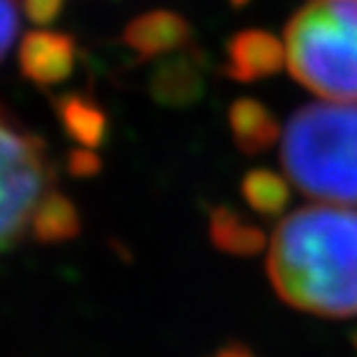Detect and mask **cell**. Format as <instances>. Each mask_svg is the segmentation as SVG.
I'll return each mask as SVG.
<instances>
[{
    "mask_svg": "<svg viewBox=\"0 0 357 357\" xmlns=\"http://www.w3.org/2000/svg\"><path fill=\"white\" fill-rule=\"evenodd\" d=\"M268 278L288 305L320 318L357 315V211L303 206L268 243Z\"/></svg>",
    "mask_w": 357,
    "mask_h": 357,
    "instance_id": "1",
    "label": "cell"
},
{
    "mask_svg": "<svg viewBox=\"0 0 357 357\" xmlns=\"http://www.w3.org/2000/svg\"><path fill=\"white\" fill-rule=\"evenodd\" d=\"M241 194L245 204L261 216H278L290 199L285 178L268 169H253L241 181Z\"/></svg>",
    "mask_w": 357,
    "mask_h": 357,
    "instance_id": "13",
    "label": "cell"
},
{
    "mask_svg": "<svg viewBox=\"0 0 357 357\" xmlns=\"http://www.w3.org/2000/svg\"><path fill=\"white\" fill-rule=\"evenodd\" d=\"M285 62V47L266 30H243L226 45L223 73L236 82H256L278 73Z\"/></svg>",
    "mask_w": 357,
    "mask_h": 357,
    "instance_id": "8",
    "label": "cell"
},
{
    "mask_svg": "<svg viewBox=\"0 0 357 357\" xmlns=\"http://www.w3.org/2000/svg\"><path fill=\"white\" fill-rule=\"evenodd\" d=\"M17 0H0V60L8 55L17 38Z\"/></svg>",
    "mask_w": 357,
    "mask_h": 357,
    "instance_id": "14",
    "label": "cell"
},
{
    "mask_svg": "<svg viewBox=\"0 0 357 357\" xmlns=\"http://www.w3.org/2000/svg\"><path fill=\"white\" fill-rule=\"evenodd\" d=\"M65 167L75 178H89V176H97V174H100L102 162H100V156H97L92 149L79 146V149L67 151Z\"/></svg>",
    "mask_w": 357,
    "mask_h": 357,
    "instance_id": "15",
    "label": "cell"
},
{
    "mask_svg": "<svg viewBox=\"0 0 357 357\" xmlns=\"http://www.w3.org/2000/svg\"><path fill=\"white\" fill-rule=\"evenodd\" d=\"M129 50L139 60H156L169 52L184 50L191 45V25L184 15L172 10H151L134 17L122 33Z\"/></svg>",
    "mask_w": 357,
    "mask_h": 357,
    "instance_id": "7",
    "label": "cell"
},
{
    "mask_svg": "<svg viewBox=\"0 0 357 357\" xmlns=\"http://www.w3.org/2000/svg\"><path fill=\"white\" fill-rule=\"evenodd\" d=\"M79 229H82V221H79V211L73 199L62 191L50 189L35 208L30 234L40 243H62V241L75 238Z\"/></svg>",
    "mask_w": 357,
    "mask_h": 357,
    "instance_id": "11",
    "label": "cell"
},
{
    "mask_svg": "<svg viewBox=\"0 0 357 357\" xmlns=\"http://www.w3.org/2000/svg\"><path fill=\"white\" fill-rule=\"evenodd\" d=\"M206 55L189 45L178 55L159 60L149 79L151 100L169 109H186L206 92Z\"/></svg>",
    "mask_w": 357,
    "mask_h": 357,
    "instance_id": "5",
    "label": "cell"
},
{
    "mask_svg": "<svg viewBox=\"0 0 357 357\" xmlns=\"http://www.w3.org/2000/svg\"><path fill=\"white\" fill-rule=\"evenodd\" d=\"M52 109L60 119L62 132L73 142H77L79 146L97 149L107 139L109 119L95 100H89L79 92H70V95L55 97Z\"/></svg>",
    "mask_w": 357,
    "mask_h": 357,
    "instance_id": "9",
    "label": "cell"
},
{
    "mask_svg": "<svg viewBox=\"0 0 357 357\" xmlns=\"http://www.w3.org/2000/svg\"><path fill=\"white\" fill-rule=\"evenodd\" d=\"M229 127L234 142L245 154H258L278 139V122L266 105L251 97H241L229 109Z\"/></svg>",
    "mask_w": 357,
    "mask_h": 357,
    "instance_id": "10",
    "label": "cell"
},
{
    "mask_svg": "<svg viewBox=\"0 0 357 357\" xmlns=\"http://www.w3.org/2000/svg\"><path fill=\"white\" fill-rule=\"evenodd\" d=\"M208 236L213 245L231 256H253L263 251L266 236L231 206H216L208 216Z\"/></svg>",
    "mask_w": 357,
    "mask_h": 357,
    "instance_id": "12",
    "label": "cell"
},
{
    "mask_svg": "<svg viewBox=\"0 0 357 357\" xmlns=\"http://www.w3.org/2000/svg\"><path fill=\"white\" fill-rule=\"evenodd\" d=\"M231 3H234L236 8H241V6H245V3H248V0H231Z\"/></svg>",
    "mask_w": 357,
    "mask_h": 357,
    "instance_id": "17",
    "label": "cell"
},
{
    "mask_svg": "<svg viewBox=\"0 0 357 357\" xmlns=\"http://www.w3.org/2000/svg\"><path fill=\"white\" fill-rule=\"evenodd\" d=\"M290 75L323 100L357 102V0H310L285 28Z\"/></svg>",
    "mask_w": 357,
    "mask_h": 357,
    "instance_id": "3",
    "label": "cell"
},
{
    "mask_svg": "<svg viewBox=\"0 0 357 357\" xmlns=\"http://www.w3.org/2000/svg\"><path fill=\"white\" fill-rule=\"evenodd\" d=\"M280 162L303 194L323 204H357V102L305 105L288 119Z\"/></svg>",
    "mask_w": 357,
    "mask_h": 357,
    "instance_id": "2",
    "label": "cell"
},
{
    "mask_svg": "<svg viewBox=\"0 0 357 357\" xmlns=\"http://www.w3.org/2000/svg\"><path fill=\"white\" fill-rule=\"evenodd\" d=\"M55 189V167L43 137L0 102V253L30 234L43 196Z\"/></svg>",
    "mask_w": 357,
    "mask_h": 357,
    "instance_id": "4",
    "label": "cell"
},
{
    "mask_svg": "<svg viewBox=\"0 0 357 357\" xmlns=\"http://www.w3.org/2000/svg\"><path fill=\"white\" fill-rule=\"evenodd\" d=\"M65 10V0H22V13L35 25H52Z\"/></svg>",
    "mask_w": 357,
    "mask_h": 357,
    "instance_id": "16",
    "label": "cell"
},
{
    "mask_svg": "<svg viewBox=\"0 0 357 357\" xmlns=\"http://www.w3.org/2000/svg\"><path fill=\"white\" fill-rule=\"evenodd\" d=\"M17 62L25 79L40 87H52L73 75L77 62V45L65 33L33 30L22 38Z\"/></svg>",
    "mask_w": 357,
    "mask_h": 357,
    "instance_id": "6",
    "label": "cell"
}]
</instances>
